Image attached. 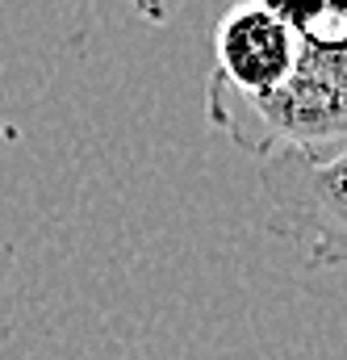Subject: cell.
I'll return each instance as SVG.
<instances>
[{"label":"cell","instance_id":"1","mask_svg":"<svg viewBox=\"0 0 347 360\" xmlns=\"http://www.w3.org/2000/svg\"><path fill=\"white\" fill-rule=\"evenodd\" d=\"M205 117L256 160L347 147V0H331L322 17L297 30L293 72L276 92L256 101L205 92Z\"/></svg>","mask_w":347,"mask_h":360},{"label":"cell","instance_id":"2","mask_svg":"<svg viewBox=\"0 0 347 360\" xmlns=\"http://www.w3.org/2000/svg\"><path fill=\"white\" fill-rule=\"evenodd\" d=\"M260 193L268 235L301 248L314 269L347 264V147L268 155L260 160Z\"/></svg>","mask_w":347,"mask_h":360},{"label":"cell","instance_id":"3","mask_svg":"<svg viewBox=\"0 0 347 360\" xmlns=\"http://www.w3.org/2000/svg\"><path fill=\"white\" fill-rule=\"evenodd\" d=\"M297 59V34L268 17L251 0H226L209 30V80L205 92L256 101L276 92Z\"/></svg>","mask_w":347,"mask_h":360},{"label":"cell","instance_id":"4","mask_svg":"<svg viewBox=\"0 0 347 360\" xmlns=\"http://www.w3.org/2000/svg\"><path fill=\"white\" fill-rule=\"evenodd\" d=\"M251 4L263 8L268 17H276L280 25H289V30L297 34V30H306L314 17H322L331 0H251Z\"/></svg>","mask_w":347,"mask_h":360},{"label":"cell","instance_id":"5","mask_svg":"<svg viewBox=\"0 0 347 360\" xmlns=\"http://www.w3.org/2000/svg\"><path fill=\"white\" fill-rule=\"evenodd\" d=\"M130 8H134L147 25H168L176 13L184 8V0H130Z\"/></svg>","mask_w":347,"mask_h":360}]
</instances>
